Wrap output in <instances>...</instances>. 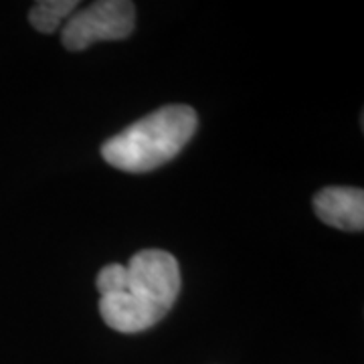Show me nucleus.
Wrapping results in <instances>:
<instances>
[{
	"mask_svg": "<svg viewBox=\"0 0 364 364\" xmlns=\"http://www.w3.org/2000/svg\"><path fill=\"white\" fill-rule=\"evenodd\" d=\"M181 294V267L162 249H142L126 265V289L102 296L100 312L109 328L136 334L156 326Z\"/></svg>",
	"mask_w": 364,
	"mask_h": 364,
	"instance_id": "obj_1",
	"label": "nucleus"
},
{
	"mask_svg": "<svg viewBox=\"0 0 364 364\" xmlns=\"http://www.w3.org/2000/svg\"><path fill=\"white\" fill-rule=\"evenodd\" d=\"M198 126L191 105H166L134 122L102 146L104 160L124 172H150L181 152Z\"/></svg>",
	"mask_w": 364,
	"mask_h": 364,
	"instance_id": "obj_2",
	"label": "nucleus"
},
{
	"mask_svg": "<svg viewBox=\"0 0 364 364\" xmlns=\"http://www.w3.org/2000/svg\"><path fill=\"white\" fill-rule=\"evenodd\" d=\"M136 25V6L128 0H100L67 18L61 41L69 51H83L97 41L130 37Z\"/></svg>",
	"mask_w": 364,
	"mask_h": 364,
	"instance_id": "obj_3",
	"label": "nucleus"
},
{
	"mask_svg": "<svg viewBox=\"0 0 364 364\" xmlns=\"http://www.w3.org/2000/svg\"><path fill=\"white\" fill-rule=\"evenodd\" d=\"M318 219L342 231L364 229V191L350 186H328L314 196Z\"/></svg>",
	"mask_w": 364,
	"mask_h": 364,
	"instance_id": "obj_4",
	"label": "nucleus"
},
{
	"mask_svg": "<svg viewBox=\"0 0 364 364\" xmlns=\"http://www.w3.org/2000/svg\"><path fill=\"white\" fill-rule=\"evenodd\" d=\"M77 6V0H41L33 4L28 13V23L39 33L51 35L61 26L63 21L67 23V18L75 13Z\"/></svg>",
	"mask_w": 364,
	"mask_h": 364,
	"instance_id": "obj_5",
	"label": "nucleus"
},
{
	"mask_svg": "<svg viewBox=\"0 0 364 364\" xmlns=\"http://www.w3.org/2000/svg\"><path fill=\"white\" fill-rule=\"evenodd\" d=\"M95 286H97L100 296L124 291L126 289V265H119V263L105 265L95 279Z\"/></svg>",
	"mask_w": 364,
	"mask_h": 364,
	"instance_id": "obj_6",
	"label": "nucleus"
}]
</instances>
